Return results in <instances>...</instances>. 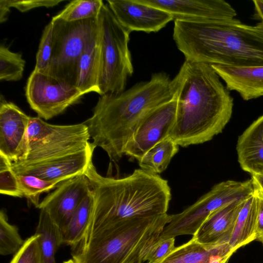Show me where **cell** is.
Masks as SVG:
<instances>
[{
  "label": "cell",
  "mask_w": 263,
  "mask_h": 263,
  "mask_svg": "<svg viewBox=\"0 0 263 263\" xmlns=\"http://www.w3.org/2000/svg\"><path fill=\"white\" fill-rule=\"evenodd\" d=\"M172 82L177 109L168 137L186 147L221 133L232 117L233 99L211 65L185 60Z\"/></svg>",
  "instance_id": "cell-1"
},
{
  "label": "cell",
  "mask_w": 263,
  "mask_h": 263,
  "mask_svg": "<svg viewBox=\"0 0 263 263\" xmlns=\"http://www.w3.org/2000/svg\"><path fill=\"white\" fill-rule=\"evenodd\" d=\"M84 174L93 194V206L85 240L97 232L128 220L167 214L171 200L168 181L158 174L136 169L122 178L100 175L91 161Z\"/></svg>",
  "instance_id": "cell-2"
},
{
  "label": "cell",
  "mask_w": 263,
  "mask_h": 263,
  "mask_svg": "<svg viewBox=\"0 0 263 263\" xmlns=\"http://www.w3.org/2000/svg\"><path fill=\"white\" fill-rule=\"evenodd\" d=\"M172 79L164 72L123 91L100 96L92 116L84 121L92 143L112 161H118L142 119L151 110L175 98Z\"/></svg>",
  "instance_id": "cell-3"
},
{
  "label": "cell",
  "mask_w": 263,
  "mask_h": 263,
  "mask_svg": "<svg viewBox=\"0 0 263 263\" xmlns=\"http://www.w3.org/2000/svg\"><path fill=\"white\" fill-rule=\"evenodd\" d=\"M173 40L186 61L231 66H263V23L233 18L194 22L175 20Z\"/></svg>",
  "instance_id": "cell-4"
},
{
  "label": "cell",
  "mask_w": 263,
  "mask_h": 263,
  "mask_svg": "<svg viewBox=\"0 0 263 263\" xmlns=\"http://www.w3.org/2000/svg\"><path fill=\"white\" fill-rule=\"evenodd\" d=\"M171 220L167 213L116 223L72 247V259L76 263H143Z\"/></svg>",
  "instance_id": "cell-5"
},
{
  "label": "cell",
  "mask_w": 263,
  "mask_h": 263,
  "mask_svg": "<svg viewBox=\"0 0 263 263\" xmlns=\"http://www.w3.org/2000/svg\"><path fill=\"white\" fill-rule=\"evenodd\" d=\"M100 43L99 87L100 96L125 90L134 68L128 48L130 32L123 27L108 5L102 6L98 16Z\"/></svg>",
  "instance_id": "cell-6"
},
{
  "label": "cell",
  "mask_w": 263,
  "mask_h": 263,
  "mask_svg": "<svg viewBox=\"0 0 263 263\" xmlns=\"http://www.w3.org/2000/svg\"><path fill=\"white\" fill-rule=\"evenodd\" d=\"M90 139L88 127L83 122L55 125L39 117H31L26 156L12 164L26 166L75 153L87 148L91 143Z\"/></svg>",
  "instance_id": "cell-7"
},
{
  "label": "cell",
  "mask_w": 263,
  "mask_h": 263,
  "mask_svg": "<svg viewBox=\"0 0 263 263\" xmlns=\"http://www.w3.org/2000/svg\"><path fill=\"white\" fill-rule=\"evenodd\" d=\"M51 21L52 54L43 73L76 86L80 58L99 31L98 17L71 22L52 18Z\"/></svg>",
  "instance_id": "cell-8"
},
{
  "label": "cell",
  "mask_w": 263,
  "mask_h": 263,
  "mask_svg": "<svg viewBox=\"0 0 263 263\" xmlns=\"http://www.w3.org/2000/svg\"><path fill=\"white\" fill-rule=\"evenodd\" d=\"M252 179L244 181L228 180L215 184L211 190L182 212L171 215V220L159 238L194 235L210 214L239 200H244L256 191Z\"/></svg>",
  "instance_id": "cell-9"
},
{
  "label": "cell",
  "mask_w": 263,
  "mask_h": 263,
  "mask_svg": "<svg viewBox=\"0 0 263 263\" xmlns=\"http://www.w3.org/2000/svg\"><path fill=\"white\" fill-rule=\"evenodd\" d=\"M25 95L31 108L47 120L63 112L83 94L76 86L33 70L27 80Z\"/></svg>",
  "instance_id": "cell-10"
},
{
  "label": "cell",
  "mask_w": 263,
  "mask_h": 263,
  "mask_svg": "<svg viewBox=\"0 0 263 263\" xmlns=\"http://www.w3.org/2000/svg\"><path fill=\"white\" fill-rule=\"evenodd\" d=\"M177 100L149 111L141 121L126 144L124 154L139 161L151 148L168 137L176 118Z\"/></svg>",
  "instance_id": "cell-11"
},
{
  "label": "cell",
  "mask_w": 263,
  "mask_h": 263,
  "mask_svg": "<svg viewBox=\"0 0 263 263\" xmlns=\"http://www.w3.org/2000/svg\"><path fill=\"white\" fill-rule=\"evenodd\" d=\"M91 188L88 177L85 174H81L61 182L37 208L45 210L61 231Z\"/></svg>",
  "instance_id": "cell-12"
},
{
  "label": "cell",
  "mask_w": 263,
  "mask_h": 263,
  "mask_svg": "<svg viewBox=\"0 0 263 263\" xmlns=\"http://www.w3.org/2000/svg\"><path fill=\"white\" fill-rule=\"evenodd\" d=\"M172 15L174 20L194 22L219 21L235 18L234 8L223 0H138Z\"/></svg>",
  "instance_id": "cell-13"
},
{
  "label": "cell",
  "mask_w": 263,
  "mask_h": 263,
  "mask_svg": "<svg viewBox=\"0 0 263 263\" xmlns=\"http://www.w3.org/2000/svg\"><path fill=\"white\" fill-rule=\"evenodd\" d=\"M30 118L16 105L1 98L0 155L12 163L22 160L26 156Z\"/></svg>",
  "instance_id": "cell-14"
},
{
  "label": "cell",
  "mask_w": 263,
  "mask_h": 263,
  "mask_svg": "<svg viewBox=\"0 0 263 263\" xmlns=\"http://www.w3.org/2000/svg\"><path fill=\"white\" fill-rule=\"evenodd\" d=\"M107 2L118 22L130 32H157L174 20L167 11L138 0H108Z\"/></svg>",
  "instance_id": "cell-15"
},
{
  "label": "cell",
  "mask_w": 263,
  "mask_h": 263,
  "mask_svg": "<svg viewBox=\"0 0 263 263\" xmlns=\"http://www.w3.org/2000/svg\"><path fill=\"white\" fill-rule=\"evenodd\" d=\"M96 147L91 142L83 151L26 166L12 164V169L16 175H29L48 181L62 182L84 174L88 165L92 161Z\"/></svg>",
  "instance_id": "cell-16"
},
{
  "label": "cell",
  "mask_w": 263,
  "mask_h": 263,
  "mask_svg": "<svg viewBox=\"0 0 263 263\" xmlns=\"http://www.w3.org/2000/svg\"><path fill=\"white\" fill-rule=\"evenodd\" d=\"M246 199L234 201L210 214L193 235L196 240L211 247L228 244Z\"/></svg>",
  "instance_id": "cell-17"
},
{
  "label": "cell",
  "mask_w": 263,
  "mask_h": 263,
  "mask_svg": "<svg viewBox=\"0 0 263 263\" xmlns=\"http://www.w3.org/2000/svg\"><path fill=\"white\" fill-rule=\"evenodd\" d=\"M211 65L224 81L227 89L237 92L244 100L263 96V66Z\"/></svg>",
  "instance_id": "cell-18"
},
{
  "label": "cell",
  "mask_w": 263,
  "mask_h": 263,
  "mask_svg": "<svg viewBox=\"0 0 263 263\" xmlns=\"http://www.w3.org/2000/svg\"><path fill=\"white\" fill-rule=\"evenodd\" d=\"M239 164L251 176L263 170V115L255 120L238 139Z\"/></svg>",
  "instance_id": "cell-19"
},
{
  "label": "cell",
  "mask_w": 263,
  "mask_h": 263,
  "mask_svg": "<svg viewBox=\"0 0 263 263\" xmlns=\"http://www.w3.org/2000/svg\"><path fill=\"white\" fill-rule=\"evenodd\" d=\"M232 254L229 244L209 246L198 242L193 236L157 263H227Z\"/></svg>",
  "instance_id": "cell-20"
},
{
  "label": "cell",
  "mask_w": 263,
  "mask_h": 263,
  "mask_svg": "<svg viewBox=\"0 0 263 263\" xmlns=\"http://www.w3.org/2000/svg\"><path fill=\"white\" fill-rule=\"evenodd\" d=\"M100 68L99 29L83 52L78 66L76 87L84 95L95 92L100 95L99 80Z\"/></svg>",
  "instance_id": "cell-21"
},
{
  "label": "cell",
  "mask_w": 263,
  "mask_h": 263,
  "mask_svg": "<svg viewBox=\"0 0 263 263\" xmlns=\"http://www.w3.org/2000/svg\"><path fill=\"white\" fill-rule=\"evenodd\" d=\"M257 217V198L255 192L245 200L236 219L228 243L232 253L238 248L256 240Z\"/></svg>",
  "instance_id": "cell-22"
},
{
  "label": "cell",
  "mask_w": 263,
  "mask_h": 263,
  "mask_svg": "<svg viewBox=\"0 0 263 263\" xmlns=\"http://www.w3.org/2000/svg\"><path fill=\"white\" fill-rule=\"evenodd\" d=\"M93 206V194L91 188L73 213L67 225L61 231L62 243L72 248L82 241L90 222Z\"/></svg>",
  "instance_id": "cell-23"
},
{
  "label": "cell",
  "mask_w": 263,
  "mask_h": 263,
  "mask_svg": "<svg viewBox=\"0 0 263 263\" xmlns=\"http://www.w3.org/2000/svg\"><path fill=\"white\" fill-rule=\"evenodd\" d=\"M35 233L40 235L41 263H56L55 254L62 243L61 231L44 210H41Z\"/></svg>",
  "instance_id": "cell-24"
},
{
  "label": "cell",
  "mask_w": 263,
  "mask_h": 263,
  "mask_svg": "<svg viewBox=\"0 0 263 263\" xmlns=\"http://www.w3.org/2000/svg\"><path fill=\"white\" fill-rule=\"evenodd\" d=\"M179 146L172 139L166 138L151 148L138 161L140 168L158 175L163 172L178 152Z\"/></svg>",
  "instance_id": "cell-25"
},
{
  "label": "cell",
  "mask_w": 263,
  "mask_h": 263,
  "mask_svg": "<svg viewBox=\"0 0 263 263\" xmlns=\"http://www.w3.org/2000/svg\"><path fill=\"white\" fill-rule=\"evenodd\" d=\"M104 3L102 0H74L52 18L76 22L98 17Z\"/></svg>",
  "instance_id": "cell-26"
},
{
  "label": "cell",
  "mask_w": 263,
  "mask_h": 263,
  "mask_svg": "<svg viewBox=\"0 0 263 263\" xmlns=\"http://www.w3.org/2000/svg\"><path fill=\"white\" fill-rule=\"evenodd\" d=\"M25 61L22 54L13 52L3 44L0 46V80L18 81L23 75Z\"/></svg>",
  "instance_id": "cell-27"
},
{
  "label": "cell",
  "mask_w": 263,
  "mask_h": 263,
  "mask_svg": "<svg viewBox=\"0 0 263 263\" xmlns=\"http://www.w3.org/2000/svg\"><path fill=\"white\" fill-rule=\"evenodd\" d=\"M24 197L36 208L40 204V195L57 187L61 182L48 181L29 175H17Z\"/></svg>",
  "instance_id": "cell-28"
},
{
  "label": "cell",
  "mask_w": 263,
  "mask_h": 263,
  "mask_svg": "<svg viewBox=\"0 0 263 263\" xmlns=\"http://www.w3.org/2000/svg\"><path fill=\"white\" fill-rule=\"evenodd\" d=\"M24 242L17 228L8 222L6 210L2 209L0 212V254L2 255L15 254Z\"/></svg>",
  "instance_id": "cell-29"
},
{
  "label": "cell",
  "mask_w": 263,
  "mask_h": 263,
  "mask_svg": "<svg viewBox=\"0 0 263 263\" xmlns=\"http://www.w3.org/2000/svg\"><path fill=\"white\" fill-rule=\"evenodd\" d=\"M0 193L3 195L14 197H24L17 175L12 169V162L1 155H0Z\"/></svg>",
  "instance_id": "cell-30"
},
{
  "label": "cell",
  "mask_w": 263,
  "mask_h": 263,
  "mask_svg": "<svg viewBox=\"0 0 263 263\" xmlns=\"http://www.w3.org/2000/svg\"><path fill=\"white\" fill-rule=\"evenodd\" d=\"M52 23L50 21L45 27L36 55L34 70L44 73L47 69L52 54Z\"/></svg>",
  "instance_id": "cell-31"
},
{
  "label": "cell",
  "mask_w": 263,
  "mask_h": 263,
  "mask_svg": "<svg viewBox=\"0 0 263 263\" xmlns=\"http://www.w3.org/2000/svg\"><path fill=\"white\" fill-rule=\"evenodd\" d=\"M10 263H41L40 235L35 233L25 240Z\"/></svg>",
  "instance_id": "cell-32"
},
{
  "label": "cell",
  "mask_w": 263,
  "mask_h": 263,
  "mask_svg": "<svg viewBox=\"0 0 263 263\" xmlns=\"http://www.w3.org/2000/svg\"><path fill=\"white\" fill-rule=\"evenodd\" d=\"M175 237L158 238L144 258L146 263H157L175 249Z\"/></svg>",
  "instance_id": "cell-33"
},
{
  "label": "cell",
  "mask_w": 263,
  "mask_h": 263,
  "mask_svg": "<svg viewBox=\"0 0 263 263\" xmlns=\"http://www.w3.org/2000/svg\"><path fill=\"white\" fill-rule=\"evenodd\" d=\"M63 1L62 0H4V3L10 8L14 7L22 12H27L38 7H53Z\"/></svg>",
  "instance_id": "cell-34"
},
{
  "label": "cell",
  "mask_w": 263,
  "mask_h": 263,
  "mask_svg": "<svg viewBox=\"0 0 263 263\" xmlns=\"http://www.w3.org/2000/svg\"><path fill=\"white\" fill-rule=\"evenodd\" d=\"M257 198V217L256 240L263 239V192L256 187L255 191Z\"/></svg>",
  "instance_id": "cell-35"
},
{
  "label": "cell",
  "mask_w": 263,
  "mask_h": 263,
  "mask_svg": "<svg viewBox=\"0 0 263 263\" xmlns=\"http://www.w3.org/2000/svg\"><path fill=\"white\" fill-rule=\"evenodd\" d=\"M255 16L263 23V0H254Z\"/></svg>",
  "instance_id": "cell-36"
},
{
  "label": "cell",
  "mask_w": 263,
  "mask_h": 263,
  "mask_svg": "<svg viewBox=\"0 0 263 263\" xmlns=\"http://www.w3.org/2000/svg\"><path fill=\"white\" fill-rule=\"evenodd\" d=\"M10 8L4 3V0L0 1V22L4 23L8 19Z\"/></svg>",
  "instance_id": "cell-37"
},
{
  "label": "cell",
  "mask_w": 263,
  "mask_h": 263,
  "mask_svg": "<svg viewBox=\"0 0 263 263\" xmlns=\"http://www.w3.org/2000/svg\"><path fill=\"white\" fill-rule=\"evenodd\" d=\"M251 176L256 187L263 192V170Z\"/></svg>",
  "instance_id": "cell-38"
},
{
  "label": "cell",
  "mask_w": 263,
  "mask_h": 263,
  "mask_svg": "<svg viewBox=\"0 0 263 263\" xmlns=\"http://www.w3.org/2000/svg\"><path fill=\"white\" fill-rule=\"evenodd\" d=\"M63 263H76L72 259L65 261Z\"/></svg>",
  "instance_id": "cell-39"
},
{
  "label": "cell",
  "mask_w": 263,
  "mask_h": 263,
  "mask_svg": "<svg viewBox=\"0 0 263 263\" xmlns=\"http://www.w3.org/2000/svg\"><path fill=\"white\" fill-rule=\"evenodd\" d=\"M260 241L263 243V239Z\"/></svg>",
  "instance_id": "cell-40"
}]
</instances>
